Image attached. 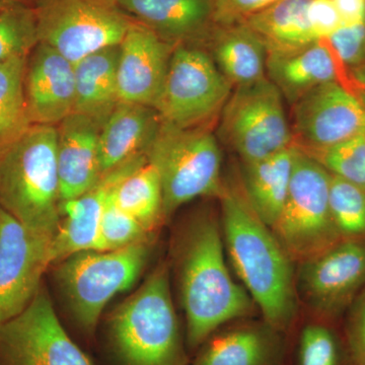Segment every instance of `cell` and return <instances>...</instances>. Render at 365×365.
<instances>
[{
  "instance_id": "30",
  "label": "cell",
  "mask_w": 365,
  "mask_h": 365,
  "mask_svg": "<svg viewBox=\"0 0 365 365\" xmlns=\"http://www.w3.org/2000/svg\"><path fill=\"white\" fill-rule=\"evenodd\" d=\"M39 44L37 16L28 4L0 6V62L28 58Z\"/></svg>"
},
{
  "instance_id": "6",
  "label": "cell",
  "mask_w": 365,
  "mask_h": 365,
  "mask_svg": "<svg viewBox=\"0 0 365 365\" xmlns=\"http://www.w3.org/2000/svg\"><path fill=\"white\" fill-rule=\"evenodd\" d=\"M145 157L160 177L165 218L194 199L222 194V150L211 127L181 128L162 120Z\"/></svg>"
},
{
  "instance_id": "28",
  "label": "cell",
  "mask_w": 365,
  "mask_h": 365,
  "mask_svg": "<svg viewBox=\"0 0 365 365\" xmlns=\"http://www.w3.org/2000/svg\"><path fill=\"white\" fill-rule=\"evenodd\" d=\"M284 365L354 364L342 331L316 319L299 329L294 348L288 344Z\"/></svg>"
},
{
  "instance_id": "15",
  "label": "cell",
  "mask_w": 365,
  "mask_h": 365,
  "mask_svg": "<svg viewBox=\"0 0 365 365\" xmlns=\"http://www.w3.org/2000/svg\"><path fill=\"white\" fill-rule=\"evenodd\" d=\"M176 46L133 21L119 44L117 81L119 102L155 109Z\"/></svg>"
},
{
  "instance_id": "23",
  "label": "cell",
  "mask_w": 365,
  "mask_h": 365,
  "mask_svg": "<svg viewBox=\"0 0 365 365\" xmlns=\"http://www.w3.org/2000/svg\"><path fill=\"white\" fill-rule=\"evenodd\" d=\"M212 32L206 49L230 85L237 88L267 78V47L248 26H215Z\"/></svg>"
},
{
  "instance_id": "32",
  "label": "cell",
  "mask_w": 365,
  "mask_h": 365,
  "mask_svg": "<svg viewBox=\"0 0 365 365\" xmlns=\"http://www.w3.org/2000/svg\"><path fill=\"white\" fill-rule=\"evenodd\" d=\"M302 151L330 174L365 191V132L330 148Z\"/></svg>"
},
{
  "instance_id": "2",
  "label": "cell",
  "mask_w": 365,
  "mask_h": 365,
  "mask_svg": "<svg viewBox=\"0 0 365 365\" xmlns=\"http://www.w3.org/2000/svg\"><path fill=\"white\" fill-rule=\"evenodd\" d=\"M218 198L223 242L235 272L262 319L290 335L299 316L292 259L273 230L255 215L242 188L225 184Z\"/></svg>"
},
{
  "instance_id": "13",
  "label": "cell",
  "mask_w": 365,
  "mask_h": 365,
  "mask_svg": "<svg viewBox=\"0 0 365 365\" xmlns=\"http://www.w3.org/2000/svg\"><path fill=\"white\" fill-rule=\"evenodd\" d=\"M51 242L0 208V326L23 313L42 287Z\"/></svg>"
},
{
  "instance_id": "39",
  "label": "cell",
  "mask_w": 365,
  "mask_h": 365,
  "mask_svg": "<svg viewBox=\"0 0 365 365\" xmlns=\"http://www.w3.org/2000/svg\"><path fill=\"white\" fill-rule=\"evenodd\" d=\"M28 4V0H0V6H7V4Z\"/></svg>"
},
{
  "instance_id": "20",
  "label": "cell",
  "mask_w": 365,
  "mask_h": 365,
  "mask_svg": "<svg viewBox=\"0 0 365 365\" xmlns=\"http://www.w3.org/2000/svg\"><path fill=\"white\" fill-rule=\"evenodd\" d=\"M102 126L85 115L72 113L56 126L60 204L78 198L102 178L98 136Z\"/></svg>"
},
{
  "instance_id": "7",
  "label": "cell",
  "mask_w": 365,
  "mask_h": 365,
  "mask_svg": "<svg viewBox=\"0 0 365 365\" xmlns=\"http://www.w3.org/2000/svg\"><path fill=\"white\" fill-rule=\"evenodd\" d=\"M279 90L261 79L234 88L217 120V138L241 163L256 162L294 145V134Z\"/></svg>"
},
{
  "instance_id": "11",
  "label": "cell",
  "mask_w": 365,
  "mask_h": 365,
  "mask_svg": "<svg viewBox=\"0 0 365 365\" xmlns=\"http://www.w3.org/2000/svg\"><path fill=\"white\" fill-rule=\"evenodd\" d=\"M0 365H95L69 336L41 287L28 307L0 326Z\"/></svg>"
},
{
  "instance_id": "41",
  "label": "cell",
  "mask_w": 365,
  "mask_h": 365,
  "mask_svg": "<svg viewBox=\"0 0 365 365\" xmlns=\"http://www.w3.org/2000/svg\"><path fill=\"white\" fill-rule=\"evenodd\" d=\"M106 1L111 2V4H116V0H106Z\"/></svg>"
},
{
  "instance_id": "12",
  "label": "cell",
  "mask_w": 365,
  "mask_h": 365,
  "mask_svg": "<svg viewBox=\"0 0 365 365\" xmlns=\"http://www.w3.org/2000/svg\"><path fill=\"white\" fill-rule=\"evenodd\" d=\"M299 268L297 292L318 321L334 325L365 284V239H342Z\"/></svg>"
},
{
  "instance_id": "10",
  "label": "cell",
  "mask_w": 365,
  "mask_h": 365,
  "mask_svg": "<svg viewBox=\"0 0 365 365\" xmlns=\"http://www.w3.org/2000/svg\"><path fill=\"white\" fill-rule=\"evenodd\" d=\"M39 43L76 63L119 45L133 20L106 0H36Z\"/></svg>"
},
{
  "instance_id": "37",
  "label": "cell",
  "mask_w": 365,
  "mask_h": 365,
  "mask_svg": "<svg viewBox=\"0 0 365 365\" xmlns=\"http://www.w3.org/2000/svg\"><path fill=\"white\" fill-rule=\"evenodd\" d=\"M307 19L318 40H325L342 26L339 13L333 0H311Z\"/></svg>"
},
{
  "instance_id": "40",
  "label": "cell",
  "mask_w": 365,
  "mask_h": 365,
  "mask_svg": "<svg viewBox=\"0 0 365 365\" xmlns=\"http://www.w3.org/2000/svg\"><path fill=\"white\" fill-rule=\"evenodd\" d=\"M354 365H365V360H364V361L357 362V364Z\"/></svg>"
},
{
  "instance_id": "25",
  "label": "cell",
  "mask_w": 365,
  "mask_h": 365,
  "mask_svg": "<svg viewBox=\"0 0 365 365\" xmlns=\"http://www.w3.org/2000/svg\"><path fill=\"white\" fill-rule=\"evenodd\" d=\"M119 45L91 53L74 63V112L103 126L119 103L117 69Z\"/></svg>"
},
{
  "instance_id": "3",
  "label": "cell",
  "mask_w": 365,
  "mask_h": 365,
  "mask_svg": "<svg viewBox=\"0 0 365 365\" xmlns=\"http://www.w3.org/2000/svg\"><path fill=\"white\" fill-rule=\"evenodd\" d=\"M106 338L116 365L190 364L165 262L110 314Z\"/></svg>"
},
{
  "instance_id": "1",
  "label": "cell",
  "mask_w": 365,
  "mask_h": 365,
  "mask_svg": "<svg viewBox=\"0 0 365 365\" xmlns=\"http://www.w3.org/2000/svg\"><path fill=\"white\" fill-rule=\"evenodd\" d=\"M225 252L220 218L212 211L192 217L178 240V280L189 352H196L222 327L256 314L253 299L230 273Z\"/></svg>"
},
{
  "instance_id": "22",
  "label": "cell",
  "mask_w": 365,
  "mask_h": 365,
  "mask_svg": "<svg viewBox=\"0 0 365 365\" xmlns=\"http://www.w3.org/2000/svg\"><path fill=\"white\" fill-rule=\"evenodd\" d=\"M162 124L148 106L119 102L103 124L98 136L101 176L145 151Z\"/></svg>"
},
{
  "instance_id": "31",
  "label": "cell",
  "mask_w": 365,
  "mask_h": 365,
  "mask_svg": "<svg viewBox=\"0 0 365 365\" xmlns=\"http://www.w3.org/2000/svg\"><path fill=\"white\" fill-rule=\"evenodd\" d=\"M331 215L342 239H365V191L330 174Z\"/></svg>"
},
{
  "instance_id": "18",
  "label": "cell",
  "mask_w": 365,
  "mask_h": 365,
  "mask_svg": "<svg viewBox=\"0 0 365 365\" xmlns=\"http://www.w3.org/2000/svg\"><path fill=\"white\" fill-rule=\"evenodd\" d=\"M288 336L264 319L222 327L196 350L189 365H284Z\"/></svg>"
},
{
  "instance_id": "27",
  "label": "cell",
  "mask_w": 365,
  "mask_h": 365,
  "mask_svg": "<svg viewBox=\"0 0 365 365\" xmlns=\"http://www.w3.org/2000/svg\"><path fill=\"white\" fill-rule=\"evenodd\" d=\"M112 200L151 234L165 220L160 177L150 163L124 178L113 191Z\"/></svg>"
},
{
  "instance_id": "29",
  "label": "cell",
  "mask_w": 365,
  "mask_h": 365,
  "mask_svg": "<svg viewBox=\"0 0 365 365\" xmlns=\"http://www.w3.org/2000/svg\"><path fill=\"white\" fill-rule=\"evenodd\" d=\"M26 58L0 62V153L31 126L25 97Z\"/></svg>"
},
{
  "instance_id": "8",
  "label": "cell",
  "mask_w": 365,
  "mask_h": 365,
  "mask_svg": "<svg viewBox=\"0 0 365 365\" xmlns=\"http://www.w3.org/2000/svg\"><path fill=\"white\" fill-rule=\"evenodd\" d=\"M330 178L328 170L297 146L287 201L271 228L292 261L302 263L342 240L331 215Z\"/></svg>"
},
{
  "instance_id": "36",
  "label": "cell",
  "mask_w": 365,
  "mask_h": 365,
  "mask_svg": "<svg viewBox=\"0 0 365 365\" xmlns=\"http://www.w3.org/2000/svg\"><path fill=\"white\" fill-rule=\"evenodd\" d=\"M343 336L353 364L365 360V290L357 297L353 311L348 317Z\"/></svg>"
},
{
  "instance_id": "33",
  "label": "cell",
  "mask_w": 365,
  "mask_h": 365,
  "mask_svg": "<svg viewBox=\"0 0 365 365\" xmlns=\"http://www.w3.org/2000/svg\"><path fill=\"white\" fill-rule=\"evenodd\" d=\"M151 235L153 234L146 230L135 218L113 202L111 194L101 220L96 250L115 251L126 248L138 242L150 241Z\"/></svg>"
},
{
  "instance_id": "14",
  "label": "cell",
  "mask_w": 365,
  "mask_h": 365,
  "mask_svg": "<svg viewBox=\"0 0 365 365\" xmlns=\"http://www.w3.org/2000/svg\"><path fill=\"white\" fill-rule=\"evenodd\" d=\"M294 145L322 150L365 132V103L340 81L317 86L292 105Z\"/></svg>"
},
{
  "instance_id": "21",
  "label": "cell",
  "mask_w": 365,
  "mask_h": 365,
  "mask_svg": "<svg viewBox=\"0 0 365 365\" xmlns=\"http://www.w3.org/2000/svg\"><path fill=\"white\" fill-rule=\"evenodd\" d=\"M129 18L170 44H199L213 30L215 0H116Z\"/></svg>"
},
{
  "instance_id": "19",
  "label": "cell",
  "mask_w": 365,
  "mask_h": 365,
  "mask_svg": "<svg viewBox=\"0 0 365 365\" xmlns=\"http://www.w3.org/2000/svg\"><path fill=\"white\" fill-rule=\"evenodd\" d=\"M267 78L285 102L294 105L302 96L324 83H349V69L338 60L325 40L289 50L268 52Z\"/></svg>"
},
{
  "instance_id": "34",
  "label": "cell",
  "mask_w": 365,
  "mask_h": 365,
  "mask_svg": "<svg viewBox=\"0 0 365 365\" xmlns=\"http://www.w3.org/2000/svg\"><path fill=\"white\" fill-rule=\"evenodd\" d=\"M325 41L346 68H364L365 21L341 26Z\"/></svg>"
},
{
  "instance_id": "24",
  "label": "cell",
  "mask_w": 365,
  "mask_h": 365,
  "mask_svg": "<svg viewBox=\"0 0 365 365\" xmlns=\"http://www.w3.org/2000/svg\"><path fill=\"white\" fill-rule=\"evenodd\" d=\"M297 146L256 162L242 163V191L255 215L272 228L287 201Z\"/></svg>"
},
{
  "instance_id": "35",
  "label": "cell",
  "mask_w": 365,
  "mask_h": 365,
  "mask_svg": "<svg viewBox=\"0 0 365 365\" xmlns=\"http://www.w3.org/2000/svg\"><path fill=\"white\" fill-rule=\"evenodd\" d=\"M278 0H215V25L225 26L242 23Z\"/></svg>"
},
{
  "instance_id": "5",
  "label": "cell",
  "mask_w": 365,
  "mask_h": 365,
  "mask_svg": "<svg viewBox=\"0 0 365 365\" xmlns=\"http://www.w3.org/2000/svg\"><path fill=\"white\" fill-rule=\"evenodd\" d=\"M150 255L148 241L115 251L86 250L56 264L55 279L86 338H93L105 307L135 283Z\"/></svg>"
},
{
  "instance_id": "38",
  "label": "cell",
  "mask_w": 365,
  "mask_h": 365,
  "mask_svg": "<svg viewBox=\"0 0 365 365\" xmlns=\"http://www.w3.org/2000/svg\"><path fill=\"white\" fill-rule=\"evenodd\" d=\"M343 25L365 21V0H333Z\"/></svg>"
},
{
  "instance_id": "26",
  "label": "cell",
  "mask_w": 365,
  "mask_h": 365,
  "mask_svg": "<svg viewBox=\"0 0 365 365\" xmlns=\"http://www.w3.org/2000/svg\"><path fill=\"white\" fill-rule=\"evenodd\" d=\"M311 0H278L242 21L253 30L268 52L289 51L318 40L307 19Z\"/></svg>"
},
{
  "instance_id": "16",
  "label": "cell",
  "mask_w": 365,
  "mask_h": 365,
  "mask_svg": "<svg viewBox=\"0 0 365 365\" xmlns=\"http://www.w3.org/2000/svg\"><path fill=\"white\" fill-rule=\"evenodd\" d=\"M25 97L32 125L55 126L74 112V64L39 43L26 58Z\"/></svg>"
},
{
  "instance_id": "4",
  "label": "cell",
  "mask_w": 365,
  "mask_h": 365,
  "mask_svg": "<svg viewBox=\"0 0 365 365\" xmlns=\"http://www.w3.org/2000/svg\"><path fill=\"white\" fill-rule=\"evenodd\" d=\"M56 127L33 125L0 153V208L52 241L61 222Z\"/></svg>"
},
{
  "instance_id": "9",
  "label": "cell",
  "mask_w": 365,
  "mask_h": 365,
  "mask_svg": "<svg viewBox=\"0 0 365 365\" xmlns=\"http://www.w3.org/2000/svg\"><path fill=\"white\" fill-rule=\"evenodd\" d=\"M234 86L200 44L175 47L155 111L165 123L211 127L217 122Z\"/></svg>"
},
{
  "instance_id": "17",
  "label": "cell",
  "mask_w": 365,
  "mask_h": 365,
  "mask_svg": "<svg viewBox=\"0 0 365 365\" xmlns=\"http://www.w3.org/2000/svg\"><path fill=\"white\" fill-rule=\"evenodd\" d=\"M146 162L145 155L132 158L102 176L83 195L60 204L61 222L51 242V265L78 252L96 250L101 220L112 192L124 178Z\"/></svg>"
}]
</instances>
